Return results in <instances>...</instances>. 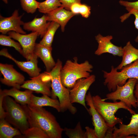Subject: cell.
<instances>
[{
  "mask_svg": "<svg viewBox=\"0 0 138 138\" xmlns=\"http://www.w3.org/2000/svg\"><path fill=\"white\" fill-rule=\"evenodd\" d=\"M62 66V61L58 59L55 66L48 73L51 80L52 98L56 99V97L58 98L61 112L68 110L74 114L77 112V109L71 102L70 90L63 84L61 80L60 73Z\"/></svg>",
  "mask_w": 138,
  "mask_h": 138,
  "instance_id": "277c9868",
  "label": "cell"
},
{
  "mask_svg": "<svg viewBox=\"0 0 138 138\" xmlns=\"http://www.w3.org/2000/svg\"><path fill=\"white\" fill-rule=\"evenodd\" d=\"M52 48L45 46L39 43H36L34 53L42 60L46 69V72H50L55 65L52 54Z\"/></svg>",
  "mask_w": 138,
  "mask_h": 138,
  "instance_id": "ac0fdd59",
  "label": "cell"
},
{
  "mask_svg": "<svg viewBox=\"0 0 138 138\" xmlns=\"http://www.w3.org/2000/svg\"><path fill=\"white\" fill-rule=\"evenodd\" d=\"M113 66H111L110 72L103 71L105 78L103 84L107 86L110 91H114L118 85L124 84L129 78H134L137 81L134 90V96L137 99V107H138V60L123 67L118 71Z\"/></svg>",
  "mask_w": 138,
  "mask_h": 138,
  "instance_id": "7a4b0ae2",
  "label": "cell"
},
{
  "mask_svg": "<svg viewBox=\"0 0 138 138\" xmlns=\"http://www.w3.org/2000/svg\"><path fill=\"white\" fill-rule=\"evenodd\" d=\"M8 34L10 37L18 41L23 50V56L27 61L32 59L35 54L34 49L36 41L39 36L37 32H32L28 34H22L13 31H10Z\"/></svg>",
  "mask_w": 138,
  "mask_h": 138,
  "instance_id": "30bf717a",
  "label": "cell"
},
{
  "mask_svg": "<svg viewBox=\"0 0 138 138\" xmlns=\"http://www.w3.org/2000/svg\"><path fill=\"white\" fill-rule=\"evenodd\" d=\"M27 113L30 127H38L43 131L49 138H61L64 129L51 113L43 107L22 105Z\"/></svg>",
  "mask_w": 138,
  "mask_h": 138,
  "instance_id": "6da1fadb",
  "label": "cell"
},
{
  "mask_svg": "<svg viewBox=\"0 0 138 138\" xmlns=\"http://www.w3.org/2000/svg\"><path fill=\"white\" fill-rule=\"evenodd\" d=\"M9 36L4 34L0 35V44L3 46L14 47L22 56L23 55L22 47L18 42L15 41Z\"/></svg>",
  "mask_w": 138,
  "mask_h": 138,
  "instance_id": "83f0119b",
  "label": "cell"
},
{
  "mask_svg": "<svg viewBox=\"0 0 138 138\" xmlns=\"http://www.w3.org/2000/svg\"><path fill=\"white\" fill-rule=\"evenodd\" d=\"M33 91L27 89L25 91H21L19 89L14 87L9 89H0V93L4 97L10 96L14 98L15 101L21 105H29L30 102V98Z\"/></svg>",
  "mask_w": 138,
  "mask_h": 138,
  "instance_id": "ffe728a7",
  "label": "cell"
},
{
  "mask_svg": "<svg viewBox=\"0 0 138 138\" xmlns=\"http://www.w3.org/2000/svg\"><path fill=\"white\" fill-rule=\"evenodd\" d=\"M119 3L121 5L125 7L126 9L128 12L132 9L138 10V1L134 2H129L120 0Z\"/></svg>",
  "mask_w": 138,
  "mask_h": 138,
  "instance_id": "1f68e13d",
  "label": "cell"
},
{
  "mask_svg": "<svg viewBox=\"0 0 138 138\" xmlns=\"http://www.w3.org/2000/svg\"><path fill=\"white\" fill-rule=\"evenodd\" d=\"M22 9L28 13L33 14L38 9L39 2L36 0H20Z\"/></svg>",
  "mask_w": 138,
  "mask_h": 138,
  "instance_id": "f546056e",
  "label": "cell"
},
{
  "mask_svg": "<svg viewBox=\"0 0 138 138\" xmlns=\"http://www.w3.org/2000/svg\"><path fill=\"white\" fill-rule=\"evenodd\" d=\"M81 0H60L62 6L66 9L70 10V7L73 4L76 3H80Z\"/></svg>",
  "mask_w": 138,
  "mask_h": 138,
  "instance_id": "d6a6232c",
  "label": "cell"
},
{
  "mask_svg": "<svg viewBox=\"0 0 138 138\" xmlns=\"http://www.w3.org/2000/svg\"><path fill=\"white\" fill-rule=\"evenodd\" d=\"M85 99L87 105L89 107L88 112L92 116L94 129L97 138H105L109 127L95 108L93 102L92 96L90 92L86 95Z\"/></svg>",
  "mask_w": 138,
  "mask_h": 138,
  "instance_id": "7c38bea8",
  "label": "cell"
},
{
  "mask_svg": "<svg viewBox=\"0 0 138 138\" xmlns=\"http://www.w3.org/2000/svg\"><path fill=\"white\" fill-rule=\"evenodd\" d=\"M118 128H113L114 138H127L131 135H136L138 138V113L132 114L129 123L119 124Z\"/></svg>",
  "mask_w": 138,
  "mask_h": 138,
  "instance_id": "2e32d148",
  "label": "cell"
},
{
  "mask_svg": "<svg viewBox=\"0 0 138 138\" xmlns=\"http://www.w3.org/2000/svg\"><path fill=\"white\" fill-rule=\"evenodd\" d=\"M30 79L25 81L21 86V88L34 91L38 93L52 97L50 90L51 80L48 73L45 72L38 76L31 77Z\"/></svg>",
  "mask_w": 138,
  "mask_h": 138,
  "instance_id": "ba28073f",
  "label": "cell"
},
{
  "mask_svg": "<svg viewBox=\"0 0 138 138\" xmlns=\"http://www.w3.org/2000/svg\"><path fill=\"white\" fill-rule=\"evenodd\" d=\"M0 119V138H12L22 134L19 130L13 127L5 119Z\"/></svg>",
  "mask_w": 138,
  "mask_h": 138,
  "instance_id": "603a6c76",
  "label": "cell"
},
{
  "mask_svg": "<svg viewBox=\"0 0 138 138\" xmlns=\"http://www.w3.org/2000/svg\"><path fill=\"white\" fill-rule=\"evenodd\" d=\"M131 14L133 15L135 17V19L134 22L135 27L138 30V10L132 9L127 13H126L122 15L120 17L121 22H123L128 18ZM136 42H138V34L135 39Z\"/></svg>",
  "mask_w": 138,
  "mask_h": 138,
  "instance_id": "4dcf8cb0",
  "label": "cell"
},
{
  "mask_svg": "<svg viewBox=\"0 0 138 138\" xmlns=\"http://www.w3.org/2000/svg\"><path fill=\"white\" fill-rule=\"evenodd\" d=\"M64 131L70 138H85V132L82 129L80 123L79 122L74 129L65 128Z\"/></svg>",
  "mask_w": 138,
  "mask_h": 138,
  "instance_id": "f1b7e54d",
  "label": "cell"
},
{
  "mask_svg": "<svg viewBox=\"0 0 138 138\" xmlns=\"http://www.w3.org/2000/svg\"><path fill=\"white\" fill-rule=\"evenodd\" d=\"M60 26L58 24L55 22H50L45 34L39 43L45 46L51 47L55 33Z\"/></svg>",
  "mask_w": 138,
  "mask_h": 138,
  "instance_id": "cb8c5ba5",
  "label": "cell"
},
{
  "mask_svg": "<svg viewBox=\"0 0 138 138\" xmlns=\"http://www.w3.org/2000/svg\"><path fill=\"white\" fill-rule=\"evenodd\" d=\"M3 106L5 112V119L22 134L30 127L26 112L22 105L6 96L3 98Z\"/></svg>",
  "mask_w": 138,
  "mask_h": 138,
  "instance_id": "8992f818",
  "label": "cell"
},
{
  "mask_svg": "<svg viewBox=\"0 0 138 138\" xmlns=\"http://www.w3.org/2000/svg\"><path fill=\"white\" fill-rule=\"evenodd\" d=\"M47 20L46 15L40 18L35 17L32 21L24 23L23 25L24 29L32 32H37L41 38L45 34L50 21Z\"/></svg>",
  "mask_w": 138,
  "mask_h": 138,
  "instance_id": "d6986e66",
  "label": "cell"
},
{
  "mask_svg": "<svg viewBox=\"0 0 138 138\" xmlns=\"http://www.w3.org/2000/svg\"><path fill=\"white\" fill-rule=\"evenodd\" d=\"M70 10L76 15L80 14L83 17L87 18L90 15L91 7L81 3H75L71 6Z\"/></svg>",
  "mask_w": 138,
  "mask_h": 138,
  "instance_id": "484cf974",
  "label": "cell"
},
{
  "mask_svg": "<svg viewBox=\"0 0 138 138\" xmlns=\"http://www.w3.org/2000/svg\"><path fill=\"white\" fill-rule=\"evenodd\" d=\"M85 129V138H97L94 129L88 126H86Z\"/></svg>",
  "mask_w": 138,
  "mask_h": 138,
  "instance_id": "836d02e7",
  "label": "cell"
},
{
  "mask_svg": "<svg viewBox=\"0 0 138 138\" xmlns=\"http://www.w3.org/2000/svg\"><path fill=\"white\" fill-rule=\"evenodd\" d=\"M96 76L90 75L86 78L78 80L74 86L70 90V98L72 103H76L83 106L88 111L85 103L86 93L90 86L95 81Z\"/></svg>",
  "mask_w": 138,
  "mask_h": 138,
  "instance_id": "9c48e42d",
  "label": "cell"
},
{
  "mask_svg": "<svg viewBox=\"0 0 138 138\" xmlns=\"http://www.w3.org/2000/svg\"><path fill=\"white\" fill-rule=\"evenodd\" d=\"M30 106L36 107L49 106L55 109L58 112H61L60 103L56 99L51 98L48 96L43 95L40 97H37L32 94L30 98Z\"/></svg>",
  "mask_w": 138,
  "mask_h": 138,
  "instance_id": "44dd1931",
  "label": "cell"
},
{
  "mask_svg": "<svg viewBox=\"0 0 138 138\" xmlns=\"http://www.w3.org/2000/svg\"><path fill=\"white\" fill-rule=\"evenodd\" d=\"M123 54L121 63L116 67L117 70H121L123 67L129 64L138 60V49L134 47L130 41L123 47Z\"/></svg>",
  "mask_w": 138,
  "mask_h": 138,
  "instance_id": "7402d4cb",
  "label": "cell"
},
{
  "mask_svg": "<svg viewBox=\"0 0 138 138\" xmlns=\"http://www.w3.org/2000/svg\"><path fill=\"white\" fill-rule=\"evenodd\" d=\"M113 38L111 35L103 36L100 34L96 36L95 39L98 43V46L95 54L99 56L104 53H108L114 56L122 57L123 53V48L112 43L111 40Z\"/></svg>",
  "mask_w": 138,
  "mask_h": 138,
  "instance_id": "5bb4252c",
  "label": "cell"
},
{
  "mask_svg": "<svg viewBox=\"0 0 138 138\" xmlns=\"http://www.w3.org/2000/svg\"><path fill=\"white\" fill-rule=\"evenodd\" d=\"M5 3H8V0H2Z\"/></svg>",
  "mask_w": 138,
  "mask_h": 138,
  "instance_id": "8d00e7d4",
  "label": "cell"
},
{
  "mask_svg": "<svg viewBox=\"0 0 138 138\" xmlns=\"http://www.w3.org/2000/svg\"><path fill=\"white\" fill-rule=\"evenodd\" d=\"M0 55L12 60L21 70L26 73L31 77L37 76L40 74L41 70L38 66V57L35 54L32 59L27 61L17 60L9 53L6 48L0 51Z\"/></svg>",
  "mask_w": 138,
  "mask_h": 138,
  "instance_id": "9a60e30c",
  "label": "cell"
},
{
  "mask_svg": "<svg viewBox=\"0 0 138 138\" xmlns=\"http://www.w3.org/2000/svg\"><path fill=\"white\" fill-rule=\"evenodd\" d=\"M4 96L0 93V119H5V112L3 106Z\"/></svg>",
  "mask_w": 138,
  "mask_h": 138,
  "instance_id": "e575fe53",
  "label": "cell"
},
{
  "mask_svg": "<svg viewBox=\"0 0 138 138\" xmlns=\"http://www.w3.org/2000/svg\"><path fill=\"white\" fill-rule=\"evenodd\" d=\"M73 60H67L60 71L62 83L68 88H73L78 80L89 76L93 71V66L88 61L79 63L77 57Z\"/></svg>",
  "mask_w": 138,
  "mask_h": 138,
  "instance_id": "3957f363",
  "label": "cell"
},
{
  "mask_svg": "<svg viewBox=\"0 0 138 138\" xmlns=\"http://www.w3.org/2000/svg\"><path fill=\"white\" fill-rule=\"evenodd\" d=\"M113 128H109L108 129L106 133L105 138H114L113 133Z\"/></svg>",
  "mask_w": 138,
  "mask_h": 138,
  "instance_id": "d590c367",
  "label": "cell"
},
{
  "mask_svg": "<svg viewBox=\"0 0 138 138\" xmlns=\"http://www.w3.org/2000/svg\"><path fill=\"white\" fill-rule=\"evenodd\" d=\"M46 15L47 21L58 24L62 32L64 31L65 26L68 21L76 15L71 11L66 9L62 6Z\"/></svg>",
  "mask_w": 138,
  "mask_h": 138,
  "instance_id": "e0dca14e",
  "label": "cell"
},
{
  "mask_svg": "<svg viewBox=\"0 0 138 138\" xmlns=\"http://www.w3.org/2000/svg\"><path fill=\"white\" fill-rule=\"evenodd\" d=\"M22 134V136L19 137L28 138H49L48 136L43 131L36 127H29Z\"/></svg>",
  "mask_w": 138,
  "mask_h": 138,
  "instance_id": "4316f807",
  "label": "cell"
},
{
  "mask_svg": "<svg viewBox=\"0 0 138 138\" xmlns=\"http://www.w3.org/2000/svg\"><path fill=\"white\" fill-rule=\"evenodd\" d=\"M23 15H19L18 10L16 9L12 15L8 17L0 16V32L5 34L10 31L26 34V32L21 27L24 22L21 20Z\"/></svg>",
  "mask_w": 138,
  "mask_h": 138,
  "instance_id": "4fadbf2b",
  "label": "cell"
},
{
  "mask_svg": "<svg viewBox=\"0 0 138 138\" xmlns=\"http://www.w3.org/2000/svg\"><path fill=\"white\" fill-rule=\"evenodd\" d=\"M137 80L134 78H129L124 85H117L116 90L107 94L104 100L108 99L114 102L117 100L124 102L129 107L136 108L137 99L134 95L135 87Z\"/></svg>",
  "mask_w": 138,
  "mask_h": 138,
  "instance_id": "52a82bcc",
  "label": "cell"
},
{
  "mask_svg": "<svg viewBox=\"0 0 138 138\" xmlns=\"http://www.w3.org/2000/svg\"><path fill=\"white\" fill-rule=\"evenodd\" d=\"M61 6L62 4L60 0H46L39 3L38 9L39 12L47 14Z\"/></svg>",
  "mask_w": 138,
  "mask_h": 138,
  "instance_id": "d4e9b609",
  "label": "cell"
},
{
  "mask_svg": "<svg viewBox=\"0 0 138 138\" xmlns=\"http://www.w3.org/2000/svg\"><path fill=\"white\" fill-rule=\"evenodd\" d=\"M92 101L95 108L109 128H113L118 124L123 123L122 120L115 115L119 109L127 110L132 114L136 113L131 108L121 101L113 102H106L98 95L92 96Z\"/></svg>",
  "mask_w": 138,
  "mask_h": 138,
  "instance_id": "5b68a950",
  "label": "cell"
},
{
  "mask_svg": "<svg viewBox=\"0 0 138 138\" xmlns=\"http://www.w3.org/2000/svg\"><path fill=\"white\" fill-rule=\"evenodd\" d=\"M0 71L3 76L1 83L8 86L19 89L25 81L24 76L17 71L13 65L0 63Z\"/></svg>",
  "mask_w": 138,
  "mask_h": 138,
  "instance_id": "8fae6325",
  "label": "cell"
}]
</instances>
